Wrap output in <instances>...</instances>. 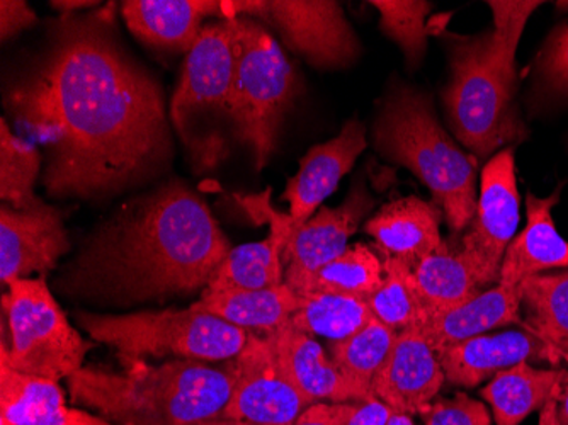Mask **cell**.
<instances>
[{"label": "cell", "mask_w": 568, "mask_h": 425, "mask_svg": "<svg viewBox=\"0 0 568 425\" xmlns=\"http://www.w3.org/2000/svg\"><path fill=\"white\" fill-rule=\"evenodd\" d=\"M390 414L388 405L376 396H369L366 401L347 402L344 425H386Z\"/></svg>", "instance_id": "74e56055"}, {"label": "cell", "mask_w": 568, "mask_h": 425, "mask_svg": "<svg viewBox=\"0 0 568 425\" xmlns=\"http://www.w3.org/2000/svg\"><path fill=\"white\" fill-rule=\"evenodd\" d=\"M40 150L34 142L12 133L8 120L0 121V198L14 210H33L44 201L34 193L41 172Z\"/></svg>", "instance_id": "d6a6232c"}, {"label": "cell", "mask_w": 568, "mask_h": 425, "mask_svg": "<svg viewBox=\"0 0 568 425\" xmlns=\"http://www.w3.org/2000/svg\"><path fill=\"white\" fill-rule=\"evenodd\" d=\"M266 338L284 375L312 404H347L373 396L349 382L312 335L290 322Z\"/></svg>", "instance_id": "e0dca14e"}, {"label": "cell", "mask_w": 568, "mask_h": 425, "mask_svg": "<svg viewBox=\"0 0 568 425\" xmlns=\"http://www.w3.org/2000/svg\"><path fill=\"white\" fill-rule=\"evenodd\" d=\"M397 335L373 316L356 334L332 342L331 360L349 382L373 395V382L390 357Z\"/></svg>", "instance_id": "1f68e13d"}, {"label": "cell", "mask_w": 568, "mask_h": 425, "mask_svg": "<svg viewBox=\"0 0 568 425\" xmlns=\"http://www.w3.org/2000/svg\"><path fill=\"white\" fill-rule=\"evenodd\" d=\"M237 19L241 47L230 121L239 142L251 149L255 169L263 171L276 150L277 133L298 92V82L292 63L266 28L255 19Z\"/></svg>", "instance_id": "52a82bcc"}, {"label": "cell", "mask_w": 568, "mask_h": 425, "mask_svg": "<svg viewBox=\"0 0 568 425\" xmlns=\"http://www.w3.org/2000/svg\"><path fill=\"white\" fill-rule=\"evenodd\" d=\"M267 194L252 200L255 210L270 223V236L263 242L239 245L223 259L204 291L267 290L284 283V247L292 216L271 208Z\"/></svg>", "instance_id": "ffe728a7"}, {"label": "cell", "mask_w": 568, "mask_h": 425, "mask_svg": "<svg viewBox=\"0 0 568 425\" xmlns=\"http://www.w3.org/2000/svg\"><path fill=\"white\" fill-rule=\"evenodd\" d=\"M386 425H416L412 421V415L400 414V412L392 411L390 418L386 422Z\"/></svg>", "instance_id": "7bdbcfd3"}, {"label": "cell", "mask_w": 568, "mask_h": 425, "mask_svg": "<svg viewBox=\"0 0 568 425\" xmlns=\"http://www.w3.org/2000/svg\"><path fill=\"white\" fill-rule=\"evenodd\" d=\"M2 308L9 344L2 342L0 364L53 382L82 370L91 344L70 325L43 277L9 284Z\"/></svg>", "instance_id": "9c48e42d"}, {"label": "cell", "mask_w": 568, "mask_h": 425, "mask_svg": "<svg viewBox=\"0 0 568 425\" xmlns=\"http://www.w3.org/2000/svg\"><path fill=\"white\" fill-rule=\"evenodd\" d=\"M419 415L426 425H493L487 407L465 393L453 398H437Z\"/></svg>", "instance_id": "d590c367"}, {"label": "cell", "mask_w": 568, "mask_h": 425, "mask_svg": "<svg viewBox=\"0 0 568 425\" xmlns=\"http://www.w3.org/2000/svg\"><path fill=\"white\" fill-rule=\"evenodd\" d=\"M366 128L357 118L344 123L339 135L312 146L300 161V169L283 193L288 201L290 216L295 222H306L317 213L321 204L337 190L341 179L356 164L365 152Z\"/></svg>", "instance_id": "2e32d148"}, {"label": "cell", "mask_w": 568, "mask_h": 425, "mask_svg": "<svg viewBox=\"0 0 568 425\" xmlns=\"http://www.w3.org/2000/svg\"><path fill=\"white\" fill-rule=\"evenodd\" d=\"M518 322H521V291L497 283L455 308L427 316L420 331L434 353L439 354L458 342Z\"/></svg>", "instance_id": "7402d4cb"}, {"label": "cell", "mask_w": 568, "mask_h": 425, "mask_svg": "<svg viewBox=\"0 0 568 425\" xmlns=\"http://www.w3.org/2000/svg\"><path fill=\"white\" fill-rule=\"evenodd\" d=\"M558 415H560L561 424L568 425V371L565 375L560 398H558Z\"/></svg>", "instance_id": "b9f144b4"}, {"label": "cell", "mask_w": 568, "mask_h": 425, "mask_svg": "<svg viewBox=\"0 0 568 425\" xmlns=\"http://www.w3.org/2000/svg\"><path fill=\"white\" fill-rule=\"evenodd\" d=\"M373 143L383 159L427 185L452 232L470 226L477 211L478 159L459 149L426 92L392 82L376 114Z\"/></svg>", "instance_id": "5b68a950"}, {"label": "cell", "mask_w": 568, "mask_h": 425, "mask_svg": "<svg viewBox=\"0 0 568 425\" xmlns=\"http://www.w3.org/2000/svg\"><path fill=\"white\" fill-rule=\"evenodd\" d=\"M298 302L295 291L283 283L267 290L203 291L193 306L242 331L266 335L292 321Z\"/></svg>", "instance_id": "d4e9b609"}, {"label": "cell", "mask_w": 568, "mask_h": 425, "mask_svg": "<svg viewBox=\"0 0 568 425\" xmlns=\"http://www.w3.org/2000/svg\"><path fill=\"white\" fill-rule=\"evenodd\" d=\"M379 255L385 276L382 286L366 300L373 316L397 332L420 327L426 322L427 310L419 295L414 267L400 259L382 252Z\"/></svg>", "instance_id": "4dcf8cb0"}, {"label": "cell", "mask_w": 568, "mask_h": 425, "mask_svg": "<svg viewBox=\"0 0 568 425\" xmlns=\"http://www.w3.org/2000/svg\"><path fill=\"white\" fill-rule=\"evenodd\" d=\"M539 85L554 98H568V22L551 33L536 60Z\"/></svg>", "instance_id": "e575fe53"}, {"label": "cell", "mask_w": 568, "mask_h": 425, "mask_svg": "<svg viewBox=\"0 0 568 425\" xmlns=\"http://www.w3.org/2000/svg\"><path fill=\"white\" fill-rule=\"evenodd\" d=\"M346 404H318L310 405L292 425H344Z\"/></svg>", "instance_id": "f35d334b"}, {"label": "cell", "mask_w": 568, "mask_h": 425, "mask_svg": "<svg viewBox=\"0 0 568 425\" xmlns=\"http://www.w3.org/2000/svg\"><path fill=\"white\" fill-rule=\"evenodd\" d=\"M538 425H564L558 415V401L548 402L541 411H539Z\"/></svg>", "instance_id": "60d3db41"}, {"label": "cell", "mask_w": 568, "mask_h": 425, "mask_svg": "<svg viewBox=\"0 0 568 425\" xmlns=\"http://www.w3.org/2000/svg\"><path fill=\"white\" fill-rule=\"evenodd\" d=\"M442 216L436 203L416 196L398 198L376 211L366 222L365 232L375 239L378 252L414 267L442 247Z\"/></svg>", "instance_id": "44dd1931"}, {"label": "cell", "mask_w": 568, "mask_h": 425, "mask_svg": "<svg viewBox=\"0 0 568 425\" xmlns=\"http://www.w3.org/2000/svg\"><path fill=\"white\" fill-rule=\"evenodd\" d=\"M446 376L420 327L398 332L394 351L373 382V395L400 414H420L436 401Z\"/></svg>", "instance_id": "9a60e30c"}, {"label": "cell", "mask_w": 568, "mask_h": 425, "mask_svg": "<svg viewBox=\"0 0 568 425\" xmlns=\"http://www.w3.org/2000/svg\"><path fill=\"white\" fill-rule=\"evenodd\" d=\"M446 380L452 385L475 388L497 373L529 363V360L550 361L547 345L529 332L509 331L484 334L458 342L437 354Z\"/></svg>", "instance_id": "ac0fdd59"}, {"label": "cell", "mask_w": 568, "mask_h": 425, "mask_svg": "<svg viewBox=\"0 0 568 425\" xmlns=\"http://www.w3.org/2000/svg\"><path fill=\"white\" fill-rule=\"evenodd\" d=\"M33 9L24 0H2L0 2V38L9 40L21 31L37 24Z\"/></svg>", "instance_id": "8d00e7d4"}, {"label": "cell", "mask_w": 568, "mask_h": 425, "mask_svg": "<svg viewBox=\"0 0 568 425\" xmlns=\"http://www.w3.org/2000/svg\"><path fill=\"white\" fill-rule=\"evenodd\" d=\"M383 33L400 47L410 69L420 65L427 48L426 18L433 11L424 0H373Z\"/></svg>", "instance_id": "836d02e7"}, {"label": "cell", "mask_w": 568, "mask_h": 425, "mask_svg": "<svg viewBox=\"0 0 568 425\" xmlns=\"http://www.w3.org/2000/svg\"><path fill=\"white\" fill-rule=\"evenodd\" d=\"M94 341L111 345L121 361L186 360L229 363L244 351L248 332L194 308L153 310L126 315L77 313Z\"/></svg>", "instance_id": "8992f818"}, {"label": "cell", "mask_w": 568, "mask_h": 425, "mask_svg": "<svg viewBox=\"0 0 568 425\" xmlns=\"http://www.w3.org/2000/svg\"><path fill=\"white\" fill-rule=\"evenodd\" d=\"M567 371L538 370L529 363L507 367L481 389L496 425H519L548 402L558 401Z\"/></svg>", "instance_id": "484cf974"}, {"label": "cell", "mask_w": 568, "mask_h": 425, "mask_svg": "<svg viewBox=\"0 0 568 425\" xmlns=\"http://www.w3.org/2000/svg\"><path fill=\"white\" fill-rule=\"evenodd\" d=\"M121 14L136 40L174 53H190L204 19H225L220 0H126L121 2Z\"/></svg>", "instance_id": "d6986e66"}, {"label": "cell", "mask_w": 568, "mask_h": 425, "mask_svg": "<svg viewBox=\"0 0 568 425\" xmlns=\"http://www.w3.org/2000/svg\"><path fill=\"white\" fill-rule=\"evenodd\" d=\"M99 2H89V0H53L50 2L51 8L60 9L63 14H70V12L81 11V9H91L98 6Z\"/></svg>", "instance_id": "ab89813d"}, {"label": "cell", "mask_w": 568, "mask_h": 425, "mask_svg": "<svg viewBox=\"0 0 568 425\" xmlns=\"http://www.w3.org/2000/svg\"><path fill=\"white\" fill-rule=\"evenodd\" d=\"M203 425H247V424H244V422L234 421V418L222 417V418H216V421L206 422V424H203Z\"/></svg>", "instance_id": "ee69618b"}, {"label": "cell", "mask_w": 568, "mask_h": 425, "mask_svg": "<svg viewBox=\"0 0 568 425\" xmlns=\"http://www.w3.org/2000/svg\"><path fill=\"white\" fill-rule=\"evenodd\" d=\"M6 108L44 149L48 196L98 200L161 174L172 156L164 94L120 43L111 8L62 14Z\"/></svg>", "instance_id": "6da1fadb"}, {"label": "cell", "mask_w": 568, "mask_h": 425, "mask_svg": "<svg viewBox=\"0 0 568 425\" xmlns=\"http://www.w3.org/2000/svg\"><path fill=\"white\" fill-rule=\"evenodd\" d=\"M519 291L529 334L547 345L551 363L568 357V271L528 277Z\"/></svg>", "instance_id": "4316f807"}, {"label": "cell", "mask_w": 568, "mask_h": 425, "mask_svg": "<svg viewBox=\"0 0 568 425\" xmlns=\"http://www.w3.org/2000/svg\"><path fill=\"white\" fill-rule=\"evenodd\" d=\"M494 28L459 37L445 34L449 79L443 91L453 135L475 159L496 155L526 139L514 104L516 53L536 0H490Z\"/></svg>", "instance_id": "3957f363"}, {"label": "cell", "mask_w": 568, "mask_h": 425, "mask_svg": "<svg viewBox=\"0 0 568 425\" xmlns=\"http://www.w3.org/2000/svg\"><path fill=\"white\" fill-rule=\"evenodd\" d=\"M561 185L548 198L528 193V223L519 235L514 236L504 255L500 284L519 287L528 277L545 271L568 267V242L558 233L551 210L560 200Z\"/></svg>", "instance_id": "603a6c76"}, {"label": "cell", "mask_w": 568, "mask_h": 425, "mask_svg": "<svg viewBox=\"0 0 568 425\" xmlns=\"http://www.w3.org/2000/svg\"><path fill=\"white\" fill-rule=\"evenodd\" d=\"M73 404L98 412L113 425H203L225 417L232 392V361L161 364L123 361V370L82 367L67 380Z\"/></svg>", "instance_id": "277c9868"}, {"label": "cell", "mask_w": 568, "mask_h": 425, "mask_svg": "<svg viewBox=\"0 0 568 425\" xmlns=\"http://www.w3.org/2000/svg\"><path fill=\"white\" fill-rule=\"evenodd\" d=\"M298 308L290 324L305 334L321 335L331 342L344 341L373 318L366 300L332 293L298 295Z\"/></svg>", "instance_id": "f546056e"}, {"label": "cell", "mask_w": 568, "mask_h": 425, "mask_svg": "<svg viewBox=\"0 0 568 425\" xmlns=\"http://www.w3.org/2000/svg\"><path fill=\"white\" fill-rule=\"evenodd\" d=\"M385 270L379 252L366 244L349 245L339 257L325 264L306 277L296 295L306 293H332V295L354 296L368 300L382 286Z\"/></svg>", "instance_id": "f1b7e54d"}, {"label": "cell", "mask_w": 568, "mask_h": 425, "mask_svg": "<svg viewBox=\"0 0 568 425\" xmlns=\"http://www.w3.org/2000/svg\"><path fill=\"white\" fill-rule=\"evenodd\" d=\"M0 418L12 425H113L70 407L59 382L22 375L0 364Z\"/></svg>", "instance_id": "cb8c5ba5"}, {"label": "cell", "mask_w": 568, "mask_h": 425, "mask_svg": "<svg viewBox=\"0 0 568 425\" xmlns=\"http://www.w3.org/2000/svg\"><path fill=\"white\" fill-rule=\"evenodd\" d=\"M519 223V191L514 146L497 152L481 169L477 211L463 232L459 254L484 290L500 280L504 255Z\"/></svg>", "instance_id": "8fae6325"}, {"label": "cell", "mask_w": 568, "mask_h": 425, "mask_svg": "<svg viewBox=\"0 0 568 425\" xmlns=\"http://www.w3.org/2000/svg\"><path fill=\"white\" fill-rule=\"evenodd\" d=\"M234 392L225 417L247 425H292L312 402L284 375L266 335L248 332L232 361Z\"/></svg>", "instance_id": "7c38bea8"}, {"label": "cell", "mask_w": 568, "mask_h": 425, "mask_svg": "<svg viewBox=\"0 0 568 425\" xmlns=\"http://www.w3.org/2000/svg\"><path fill=\"white\" fill-rule=\"evenodd\" d=\"M427 316L455 308L484 291L467 259L443 242L434 254L414 265Z\"/></svg>", "instance_id": "83f0119b"}, {"label": "cell", "mask_w": 568, "mask_h": 425, "mask_svg": "<svg viewBox=\"0 0 568 425\" xmlns=\"http://www.w3.org/2000/svg\"><path fill=\"white\" fill-rule=\"evenodd\" d=\"M223 11L225 19L270 22L284 43L317 69H346L361 53L353 26L332 0H232L223 2Z\"/></svg>", "instance_id": "30bf717a"}, {"label": "cell", "mask_w": 568, "mask_h": 425, "mask_svg": "<svg viewBox=\"0 0 568 425\" xmlns=\"http://www.w3.org/2000/svg\"><path fill=\"white\" fill-rule=\"evenodd\" d=\"M70 251L62 213L43 203L33 210L0 208V281L4 286L53 270Z\"/></svg>", "instance_id": "5bb4252c"}, {"label": "cell", "mask_w": 568, "mask_h": 425, "mask_svg": "<svg viewBox=\"0 0 568 425\" xmlns=\"http://www.w3.org/2000/svg\"><path fill=\"white\" fill-rule=\"evenodd\" d=\"M239 47L241 30L237 18L204 24L200 38L187 53L183 75L172 98V123L193 155L200 140V128L204 130L201 168H212L225 156L223 140L215 128L222 120L230 121Z\"/></svg>", "instance_id": "ba28073f"}, {"label": "cell", "mask_w": 568, "mask_h": 425, "mask_svg": "<svg viewBox=\"0 0 568 425\" xmlns=\"http://www.w3.org/2000/svg\"><path fill=\"white\" fill-rule=\"evenodd\" d=\"M373 206L375 201L365 185L357 184L341 206L321 208L306 222L292 219L283 254L284 283L295 291L306 277L339 257Z\"/></svg>", "instance_id": "4fadbf2b"}, {"label": "cell", "mask_w": 568, "mask_h": 425, "mask_svg": "<svg viewBox=\"0 0 568 425\" xmlns=\"http://www.w3.org/2000/svg\"><path fill=\"white\" fill-rule=\"evenodd\" d=\"M232 251L209 204L181 181L128 201L70 265L67 293L130 303L206 290Z\"/></svg>", "instance_id": "7a4b0ae2"}]
</instances>
